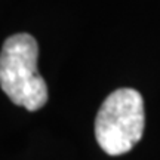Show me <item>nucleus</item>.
I'll list each match as a JSON object with an SVG mask.
<instances>
[{"instance_id":"nucleus-1","label":"nucleus","mask_w":160,"mask_h":160,"mask_svg":"<svg viewBox=\"0 0 160 160\" xmlns=\"http://www.w3.org/2000/svg\"><path fill=\"white\" fill-rule=\"evenodd\" d=\"M39 45L28 33L12 34L0 53V85L15 105L37 111L48 102V86L37 70Z\"/></svg>"},{"instance_id":"nucleus-2","label":"nucleus","mask_w":160,"mask_h":160,"mask_svg":"<svg viewBox=\"0 0 160 160\" xmlns=\"http://www.w3.org/2000/svg\"><path fill=\"white\" fill-rule=\"evenodd\" d=\"M145 113L141 93L120 88L104 99L95 119V138L108 156L129 153L144 133Z\"/></svg>"}]
</instances>
